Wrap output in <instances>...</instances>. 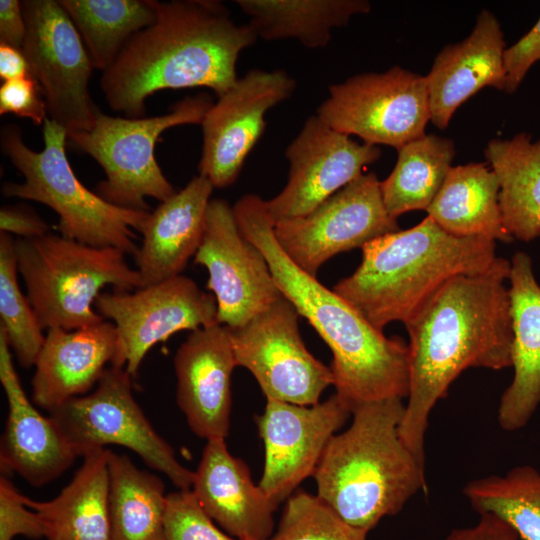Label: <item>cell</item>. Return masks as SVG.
Masks as SVG:
<instances>
[{
  "label": "cell",
  "instance_id": "e575fe53",
  "mask_svg": "<svg viewBox=\"0 0 540 540\" xmlns=\"http://www.w3.org/2000/svg\"><path fill=\"white\" fill-rule=\"evenodd\" d=\"M367 534L317 495L299 491L286 500L278 528L268 540H367Z\"/></svg>",
  "mask_w": 540,
  "mask_h": 540
},
{
  "label": "cell",
  "instance_id": "f1b7e54d",
  "mask_svg": "<svg viewBox=\"0 0 540 540\" xmlns=\"http://www.w3.org/2000/svg\"><path fill=\"white\" fill-rule=\"evenodd\" d=\"M257 37L296 39L310 49L325 47L334 28L370 11L366 0H237Z\"/></svg>",
  "mask_w": 540,
  "mask_h": 540
},
{
  "label": "cell",
  "instance_id": "7a4b0ae2",
  "mask_svg": "<svg viewBox=\"0 0 540 540\" xmlns=\"http://www.w3.org/2000/svg\"><path fill=\"white\" fill-rule=\"evenodd\" d=\"M155 20L130 38L102 72L109 107L132 118L163 89L206 87L220 97L237 81L240 53L258 39L215 0H156Z\"/></svg>",
  "mask_w": 540,
  "mask_h": 540
},
{
  "label": "cell",
  "instance_id": "f35d334b",
  "mask_svg": "<svg viewBox=\"0 0 540 540\" xmlns=\"http://www.w3.org/2000/svg\"><path fill=\"white\" fill-rule=\"evenodd\" d=\"M540 61V17L535 25L503 53L504 92L514 93L530 68Z\"/></svg>",
  "mask_w": 540,
  "mask_h": 540
},
{
  "label": "cell",
  "instance_id": "ba28073f",
  "mask_svg": "<svg viewBox=\"0 0 540 540\" xmlns=\"http://www.w3.org/2000/svg\"><path fill=\"white\" fill-rule=\"evenodd\" d=\"M207 94L186 97L168 113L152 117H115L100 112L89 130L68 133L69 141L102 167L105 179L96 193L116 206L149 211L146 198L165 201L177 191L155 158V145L167 129L201 124L212 106Z\"/></svg>",
  "mask_w": 540,
  "mask_h": 540
},
{
  "label": "cell",
  "instance_id": "52a82bcc",
  "mask_svg": "<svg viewBox=\"0 0 540 540\" xmlns=\"http://www.w3.org/2000/svg\"><path fill=\"white\" fill-rule=\"evenodd\" d=\"M18 272L41 327L75 330L104 321L94 309L106 286L129 292L140 277L114 247H94L62 235L15 240Z\"/></svg>",
  "mask_w": 540,
  "mask_h": 540
},
{
  "label": "cell",
  "instance_id": "277c9868",
  "mask_svg": "<svg viewBox=\"0 0 540 540\" xmlns=\"http://www.w3.org/2000/svg\"><path fill=\"white\" fill-rule=\"evenodd\" d=\"M361 249L360 265L333 291L382 331L391 322L408 321L450 279L490 271L502 258L496 241L452 235L428 215Z\"/></svg>",
  "mask_w": 540,
  "mask_h": 540
},
{
  "label": "cell",
  "instance_id": "836d02e7",
  "mask_svg": "<svg viewBox=\"0 0 540 540\" xmlns=\"http://www.w3.org/2000/svg\"><path fill=\"white\" fill-rule=\"evenodd\" d=\"M15 239L0 233V328L23 368L35 365L45 340L43 328L18 283Z\"/></svg>",
  "mask_w": 540,
  "mask_h": 540
},
{
  "label": "cell",
  "instance_id": "e0dca14e",
  "mask_svg": "<svg viewBox=\"0 0 540 540\" xmlns=\"http://www.w3.org/2000/svg\"><path fill=\"white\" fill-rule=\"evenodd\" d=\"M351 410L334 394L314 405L267 399L258 419L265 460L259 487L277 506L313 476L331 438Z\"/></svg>",
  "mask_w": 540,
  "mask_h": 540
},
{
  "label": "cell",
  "instance_id": "74e56055",
  "mask_svg": "<svg viewBox=\"0 0 540 540\" xmlns=\"http://www.w3.org/2000/svg\"><path fill=\"white\" fill-rule=\"evenodd\" d=\"M7 113L28 118L35 125L44 124L48 118L41 87L31 74L2 83L0 87V114Z\"/></svg>",
  "mask_w": 540,
  "mask_h": 540
},
{
  "label": "cell",
  "instance_id": "d6986e66",
  "mask_svg": "<svg viewBox=\"0 0 540 540\" xmlns=\"http://www.w3.org/2000/svg\"><path fill=\"white\" fill-rule=\"evenodd\" d=\"M176 400L191 431L206 441L225 439L231 415V376L237 367L228 327L191 331L173 359Z\"/></svg>",
  "mask_w": 540,
  "mask_h": 540
},
{
  "label": "cell",
  "instance_id": "30bf717a",
  "mask_svg": "<svg viewBox=\"0 0 540 540\" xmlns=\"http://www.w3.org/2000/svg\"><path fill=\"white\" fill-rule=\"evenodd\" d=\"M316 115L334 130L397 150L425 135L430 106L425 76L395 66L329 87Z\"/></svg>",
  "mask_w": 540,
  "mask_h": 540
},
{
  "label": "cell",
  "instance_id": "83f0119b",
  "mask_svg": "<svg viewBox=\"0 0 540 540\" xmlns=\"http://www.w3.org/2000/svg\"><path fill=\"white\" fill-rule=\"evenodd\" d=\"M499 183V205L506 231L524 242L540 237V138L521 132L492 139L484 150Z\"/></svg>",
  "mask_w": 540,
  "mask_h": 540
},
{
  "label": "cell",
  "instance_id": "ffe728a7",
  "mask_svg": "<svg viewBox=\"0 0 540 540\" xmlns=\"http://www.w3.org/2000/svg\"><path fill=\"white\" fill-rule=\"evenodd\" d=\"M0 382L8 402L0 446L1 471L16 473L34 487L45 485L66 471L78 455L53 419L42 415L28 399L1 328Z\"/></svg>",
  "mask_w": 540,
  "mask_h": 540
},
{
  "label": "cell",
  "instance_id": "8fae6325",
  "mask_svg": "<svg viewBox=\"0 0 540 540\" xmlns=\"http://www.w3.org/2000/svg\"><path fill=\"white\" fill-rule=\"evenodd\" d=\"M26 21L22 51L41 87L49 118L67 130H89L101 112L88 83L94 69L71 18L55 0L21 2Z\"/></svg>",
  "mask_w": 540,
  "mask_h": 540
},
{
  "label": "cell",
  "instance_id": "4316f807",
  "mask_svg": "<svg viewBox=\"0 0 540 540\" xmlns=\"http://www.w3.org/2000/svg\"><path fill=\"white\" fill-rule=\"evenodd\" d=\"M426 211L452 235L513 240L503 224L497 177L485 163L452 166Z\"/></svg>",
  "mask_w": 540,
  "mask_h": 540
},
{
  "label": "cell",
  "instance_id": "6da1fadb",
  "mask_svg": "<svg viewBox=\"0 0 540 540\" xmlns=\"http://www.w3.org/2000/svg\"><path fill=\"white\" fill-rule=\"evenodd\" d=\"M510 261L490 271L458 275L404 323L409 335V392L399 433L425 464L430 414L468 368L511 367Z\"/></svg>",
  "mask_w": 540,
  "mask_h": 540
},
{
  "label": "cell",
  "instance_id": "5bb4252c",
  "mask_svg": "<svg viewBox=\"0 0 540 540\" xmlns=\"http://www.w3.org/2000/svg\"><path fill=\"white\" fill-rule=\"evenodd\" d=\"M95 309L116 327L117 352L111 366L125 368L132 377L154 345L179 331L219 323L214 295L184 275L134 292H102Z\"/></svg>",
  "mask_w": 540,
  "mask_h": 540
},
{
  "label": "cell",
  "instance_id": "8992f818",
  "mask_svg": "<svg viewBox=\"0 0 540 540\" xmlns=\"http://www.w3.org/2000/svg\"><path fill=\"white\" fill-rule=\"evenodd\" d=\"M67 139V130L47 118L44 147L35 152L24 143L18 126H3L1 150L24 177L22 183H5L3 195L51 208L58 215V229L64 237L94 247H114L135 257L139 247L133 230L141 231L150 212L116 206L86 188L66 156Z\"/></svg>",
  "mask_w": 540,
  "mask_h": 540
},
{
  "label": "cell",
  "instance_id": "9c48e42d",
  "mask_svg": "<svg viewBox=\"0 0 540 540\" xmlns=\"http://www.w3.org/2000/svg\"><path fill=\"white\" fill-rule=\"evenodd\" d=\"M132 376L122 367H108L95 389L69 399L49 416L78 456L119 445L136 453L180 490H190L194 472L176 458L172 446L153 428L135 400Z\"/></svg>",
  "mask_w": 540,
  "mask_h": 540
},
{
  "label": "cell",
  "instance_id": "44dd1931",
  "mask_svg": "<svg viewBox=\"0 0 540 540\" xmlns=\"http://www.w3.org/2000/svg\"><path fill=\"white\" fill-rule=\"evenodd\" d=\"M191 492L202 510L239 540H268L277 505L251 480L247 465L227 449L225 439L206 442Z\"/></svg>",
  "mask_w": 540,
  "mask_h": 540
},
{
  "label": "cell",
  "instance_id": "484cf974",
  "mask_svg": "<svg viewBox=\"0 0 540 540\" xmlns=\"http://www.w3.org/2000/svg\"><path fill=\"white\" fill-rule=\"evenodd\" d=\"M109 449L87 452L71 481L49 501L26 504L40 516L47 540H111Z\"/></svg>",
  "mask_w": 540,
  "mask_h": 540
},
{
  "label": "cell",
  "instance_id": "7c38bea8",
  "mask_svg": "<svg viewBox=\"0 0 540 540\" xmlns=\"http://www.w3.org/2000/svg\"><path fill=\"white\" fill-rule=\"evenodd\" d=\"M299 313L281 296L245 324L230 328L237 366L250 371L266 399L314 405L333 375L306 348Z\"/></svg>",
  "mask_w": 540,
  "mask_h": 540
},
{
  "label": "cell",
  "instance_id": "4fadbf2b",
  "mask_svg": "<svg viewBox=\"0 0 540 540\" xmlns=\"http://www.w3.org/2000/svg\"><path fill=\"white\" fill-rule=\"evenodd\" d=\"M399 230L386 210L381 181L362 174L310 212L274 222V235L286 255L316 277L331 257Z\"/></svg>",
  "mask_w": 540,
  "mask_h": 540
},
{
  "label": "cell",
  "instance_id": "4dcf8cb0",
  "mask_svg": "<svg viewBox=\"0 0 540 540\" xmlns=\"http://www.w3.org/2000/svg\"><path fill=\"white\" fill-rule=\"evenodd\" d=\"M397 151L392 172L381 181L384 206L396 219L428 209L452 167L455 146L449 138L425 134Z\"/></svg>",
  "mask_w": 540,
  "mask_h": 540
},
{
  "label": "cell",
  "instance_id": "60d3db41",
  "mask_svg": "<svg viewBox=\"0 0 540 540\" xmlns=\"http://www.w3.org/2000/svg\"><path fill=\"white\" fill-rule=\"evenodd\" d=\"M479 515L480 519L475 525L453 529L445 540H520L499 517L490 513Z\"/></svg>",
  "mask_w": 540,
  "mask_h": 540
},
{
  "label": "cell",
  "instance_id": "cb8c5ba5",
  "mask_svg": "<svg viewBox=\"0 0 540 540\" xmlns=\"http://www.w3.org/2000/svg\"><path fill=\"white\" fill-rule=\"evenodd\" d=\"M508 282L514 375L501 395L497 418L503 430L513 432L525 427L540 405V284L526 252L512 256Z\"/></svg>",
  "mask_w": 540,
  "mask_h": 540
},
{
  "label": "cell",
  "instance_id": "1f68e13d",
  "mask_svg": "<svg viewBox=\"0 0 540 540\" xmlns=\"http://www.w3.org/2000/svg\"><path fill=\"white\" fill-rule=\"evenodd\" d=\"M94 69L109 68L136 33L156 18L155 0H60Z\"/></svg>",
  "mask_w": 540,
  "mask_h": 540
},
{
  "label": "cell",
  "instance_id": "5b68a950",
  "mask_svg": "<svg viewBox=\"0 0 540 540\" xmlns=\"http://www.w3.org/2000/svg\"><path fill=\"white\" fill-rule=\"evenodd\" d=\"M403 399L363 404L329 441L313 474L317 496L347 523L367 530L427 490L425 464L403 442Z\"/></svg>",
  "mask_w": 540,
  "mask_h": 540
},
{
  "label": "cell",
  "instance_id": "9a60e30c",
  "mask_svg": "<svg viewBox=\"0 0 540 540\" xmlns=\"http://www.w3.org/2000/svg\"><path fill=\"white\" fill-rule=\"evenodd\" d=\"M194 263L204 266L207 289L217 302L218 322L238 327L282 296L260 249L240 231L224 199H211Z\"/></svg>",
  "mask_w": 540,
  "mask_h": 540
},
{
  "label": "cell",
  "instance_id": "603a6c76",
  "mask_svg": "<svg viewBox=\"0 0 540 540\" xmlns=\"http://www.w3.org/2000/svg\"><path fill=\"white\" fill-rule=\"evenodd\" d=\"M117 331L111 321L75 330L48 329L35 362L32 401L49 413L97 385L114 362Z\"/></svg>",
  "mask_w": 540,
  "mask_h": 540
},
{
  "label": "cell",
  "instance_id": "3957f363",
  "mask_svg": "<svg viewBox=\"0 0 540 540\" xmlns=\"http://www.w3.org/2000/svg\"><path fill=\"white\" fill-rule=\"evenodd\" d=\"M233 213L242 234L265 256L282 296L330 348L335 394L351 413L363 404L407 398L408 344L401 337L385 336L336 292L298 267L277 242L274 220L261 197L242 196Z\"/></svg>",
  "mask_w": 540,
  "mask_h": 540
},
{
  "label": "cell",
  "instance_id": "8d00e7d4",
  "mask_svg": "<svg viewBox=\"0 0 540 540\" xmlns=\"http://www.w3.org/2000/svg\"><path fill=\"white\" fill-rule=\"evenodd\" d=\"M23 535L45 537V527L38 513L27 506L13 482L3 473L0 477V540H13Z\"/></svg>",
  "mask_w": 540,
  "mask_h": 540
},
{
  "label": "cell",
  "instance_id": "7bdbcfd3",
  "mask_svg": "<svg viewBox=\"0 0 540 540\" xmlns=\"http://www.w3.org/2000/svg\"><path fill=\"white\" fill-rule=\"evenodd\" d=\"M29 74V65L22 49L0 43V78L3 82Z\"/></svg>",
  "mask_w": 540,
  "mask_h": 540
},
{
  "label": "cell",
  "instance_id": "b9f144b4",
  "mask_svg": "<svg viewBox=\"0 0 540 540\" xmlns=\"http://www.w3.org/2000/svg\"><path fill=\"white\" fill-rule=\"evenodd\" d=\"M26 36V21L18 0L0 1V43L22 49Z\"/></svg>",
  "mask_w": 540,
  "mask_h": 540
},
{
  "label": "cell",
  "instance_id": "f546056e",
  "mask_svg": "<svg viewBox=\"0 0 540 540\" xmlns=\"http://www.w3.org/2000/svg\"><path fill=\"white\" fill-rule=\"evenodd\" d=\"M111 540H165L167 494L157 475L109 451Z\"/></svg>",
  "mask_w": 540,
  "mask_h": 540
},
{
  "label": "cell",
  "instance_id": "d590c367",
  "mask_svg": "<svg viewBox=\"0 0 540 540\" xmlns=\"http://www.w3.org/2000/svg\"><path fill=\"white\" fill-rule=\"evenodd\" d=\"M164 527L165 540H239L216 525L191 490L167 494Z\"/></svg>",
  "mask_w": 540,
  "mask_h": 540
},
{
  "label": "cell",
  "instance_id": "2e32d148",
  "mask_svg": "<svg viewBox=\"0 0 540 540\" xmlns=\"http://www.w3.org/2000/svg\"><path fill=\"white\" fill-rule=\"evenodd\" d=\"M296 82L284 70L253 69L212 104L201 123L199 175L214 188H226L239 176L245 159L262 136L265 114L293 94Z\"/></svg>",
  "mask_w": 540,
  "mask_h": 540
},
{
  "label": "cell",
  "instance_id": "ac0fdd59",
  "mask_svg": "<svg viewBox=\"0 0 540 540\" xmlns=\"http://www.w3.org/2000/svg\"><path fill=\"white\" fill-rule=\"evenodd\" d=\"M380 155L378 146L358 143L317 115L310 116L286 148L290 163L287 184L266 201L274 222L310 212L362 175Z\"/></svg>",
  "mask_w": 540,
  "mask_h": 540
},
{
  "label": "cell",
  "instance_id": "7402d4cb",
  "mask_svg": "<svg viewBox=\"0 0 540 540\" xmlns=\"http://www.w3.org/2000/svg\"><path fill=\"white\" fill-rule=\"evenodd\" d=\"M504 35L495 15L482 10L463 41L446 45L434 59L427 80L430 121L448 126L455 111L484 87L504 91Z\"/></svg>",
  "mask_w": 540,
  "mask_h": 540
},
{
  "label": "cell",
  "instance_id": "d6a6232c",
  "mask_svg": "<svg viewBox=\"0 0 540 540\" xmlns=\"http://www.w3.org/2000/svg\"><path fill=\"white\" fill-rule=\"evenodd\" d=\"M463 495L478 514L499 517L520 540H540V471L533 466L470 480Z\"/></svg>",
  "mask_w": 540,
  "mask_h": 540
},
{
  "label": "cell",
  "instance_id": "d4e9b609",
  "mask_svg": "<svg viewBox=\"0 0 540 540\" xmlns=\"http://www.w3.org/2000/svg\"><path fill=\"white\" fill-rule=\"evenodd\" d=\"M213 189L207 178L194 176L149 213L134 257L140 288L181 275L200 246Z\"/></svg>",
  "mask_w": 540,
  "mask_h": 540
},
{
  "label": "cell",
  "instance_id": "ab89813d",
  "mask_svg": "<svg viewBox=\"0 0 540 540\" xmlns=\"http://www.w3.org/2000/svg\"><path fill=\"white\" fill-rule=\"evenodd\" d=\"M0 231L31 239L49 233L47 223L33 210L23 206H3L0 210Z\"/></svg>",
  "mask_w": 540,
  "mask_h": 540
}]
</instances>
